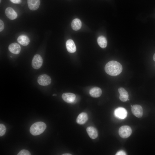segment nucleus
Instances as JSON below:
<instances>
[{
	"instance_id": "obj_21",
	"label": "nucleus",
	"mask_w": 155,
	"mask_h": 155,
	"mask_svg": "<svg viewBox=\"0 0 155 155\" xmlns=\"http://www.w3.org/2000/svg\"><path fill=\"white\" fill-rule=\"evenodd\" d=\"M18 155H30V152L28 150L24 149L21 150L18 154Z\"/></svg>"
},
{
	"instance_id": "obj_13",
	"label": "nucleus",
	"mask_w": 155,
	"mask_h": 155,
	"mask_svg": "<svg viewBox=\"0 0 155 155\" xmlns=\"http://www.w3.org/2000/svg\"><path fill=\"white\" fill-rule=\"evenodd\" d=\"M66 47L68 52L73 53L76 51V47L73 41L71 39L67 40L66 43Z\"/></svg>"
},
{
	"instance_id": "obj_9",
	"label": "nucleus",
	"mask_w": 155,
	"mask_h": 155,
	"mask_svg": "<svg viewBox=\"0 0 155 155\" xmlns=\"http://www.w3.org/2000/svg\"><path fill=\"white\" fill-rule=\"evenodd\" d=\"M120 94L119 99L123 102L127 101L128 99L129 95L127 91L123 88L120 87L118 89Z\"/></svg>"
},
{
	"instance_id": "obj_12",
	"label": "nucleus",
	"mask_w": 155,
	"mask_h": 155,
	"mask_svg": "<svg viewBox=\"0 0 155 155\" xmlns=\"http://www.w3.org/2000/svg\"><path fill=\"white\" fill-rule=\"evenodd\" d=\"M8 49L11 53L15 54H19L21 50L20 46L16 43L10 44L9 46Z\"/></svg>"
},
{
	"instance_id": "obj_15",
	"label": "nucleus",
	"mask_w": 155,
	"mask_h": 155,
	"mask_svg": "<svg viewBox=\"0 0 155 155\" xmlns=\"http://www.w3.org/2000/svg\"><path fill=\"white\" fill-rule=\"evenodd\" d=\"M86 131L89 137L92 139L96 138L98 136L96 129L93 127H89L86 129Z\"/></svg>"
},
{
	"instance_id": "obj_26",
	"label": "nucleus",
	"mask_w": 155,
	"mask_h": 155,
	"mask_svg": "<svg viewBox=\"0 0 155 155\" xmlns=\"http://www.w3.org/2000/svg\"><path fill=\"white\" fill-rule=\"evenodd\" d=\"M62 155H71V154H70L67 153V154H64Z\"/></svg>"
},
{
	"instance_id": "obj_18",
	"label": "nucleus",
	"mask_w": 155,
	"mask_h": 155,
	"mask_svg": "<svg viewBox=\"0 0 155 155\" xmlns=\"http://www.w3.org/2000/svg\"><path fill=\"white\" fill-rule=\"evenodd\" d=\"M82 23L81 20L78 18L74 19L71 24L72 29L75 31L80 30L81 28Z\"/></svg>"
},
{
	"instance_id": "obj_22",
	"label": "nucleus",
	"mask_w": 155,
	"mask_h": 155,
	"mask_svg": "<svg viewBox=\"0 0 155 155\" xmlns=\"http://www.w3.org/2000/svg\"><path fill=\"white\" fill-rule=\"evenodd\" d=\"M4 24L3 22L1 20H0V31H2L4 28Z\"/></svg>"
},
{
	"instance_id": "obj_2",
	"label": "nucleus",
	"mask_w": 155,
	"mask_h": 155,
	"mask_svg": "<svg viewBox=\"0 0 155 155\" xmlns=\"http://www.w3.org/2000/svg\"><path fill=\"white\" fill-rule=\"evenodd\" d=\"M46 127V125L44 122H37L31 126L30 131V133L33 135H38L44 131Z\"/></svg>"
},
{
	"instance_id": "obj_27",
	"label": "nucleus",
	"mask_w": 155,
	"mask_h": 155,
	"mask_svg": "<svg viewBox=\"0 0 155 155\" xmlns=\"http://www.w3.org/2000/svg\"><path fill=\"white\" fill-rule=\"evenodd\" d=\"M56 95H57L55 94H54L53 95V96H56Z\"/></svg>"
},
{
	"instance_id": "obj_8",
	"label": "nucleus",
	"mask_w": 155,
	"mask_h": 155,
	"mask_svg": "<svg viewBox=\"0 0 155 155\" xmlns=\"http://www.w3.org/2000/svg\"><path fill=\"white\" fill-rule=\"evenodd\" d=\"M62 97L65 102L68 103H71L74 101L75 95L71 93H65L62 94Z\"/></svg>"
},
{
	"instance_id": "obj_14",
	"label": "nucleus",
	"mask_w": 155,
	"mask_h": 155,
	"mask_svg": "<svg viewBox=\"0 0 155 155\" xmlns=\"http://www.w3.org/2000/svg\"><path fill=\"white\" fill-rule=\"evenodd\" d=\"M101 89L98 87H94L91 88L90 90L89 94L91 96L94 98L100 97L102 94Z\"/></svg>"
},
{
	"instance_id": "obj_5",
	"label": "nucleus",
	"mask_w": 155,
	"mask_h": 155,
	"mask_svg": "<svg viewBox=\"0 0 155 155\" xmlns=\"http://www.w3.org/2000/svg\"><path fill=\"white\" fill-rule=\"evenodd\" d=\"M37 82L40 85L46 86L51 84V79L49 75L44 74L38 76Z\"/></svg>"
},
{
	"instance_id": "obj_24",
	"label": "nucleus",
	"mask_w": 155,
	"mask_h": 155,
	"mask_svg": "<svg viewBox=\"0 0 155 155\" xmlns=\"http://www.w3.org/2000/svg\"><path fill=\"white\" fill-rule=\"evenodd\" d=\"M10 1L13 3L20 4L22 2L21 0H10Z\"/></svg>"
},
{
	"instance_id": "obj_17",
	"label": "nucleus",
	"mask_w": 155,
	"mask_h": 155,
	"mask_svg": "<svg viewBox=\"0 0 155 155\" xmlns=\"http://www.w3.org/2000/svg\"><path fill=\"white\" fill-rule=\"evenodd\" d=\"M18 42L21 45L26 46L28 45L30 42V40L27 36L22 35L19 36L17 39Z\"/></svg>"
},
{
	"instance_id": "obj_3",
	"label": "nucleus",
	"mask_w": 155,
	"mask_h": 155,
	"mask_svg": "<svg viewBox=\"0 0 155 155\" xmlns=\"http://www.w3.org/2000/svg\"><path fill=\"white\" fill-rule=\"evenodd\" d=\"M132 133L131 128L127 125H124L121 127L119 130L120 136L122 138H126L129 137Z\"/></svg>"
},
{
	"instance_id": "obj_30",
	"label": "nucleus",
	"mask_w": 155,
	"mask_h": 155,
	"mask_svg": "<svg viewBox=\"0 0 155 155\" xmlns=\"http://www.w3.org/2000/svg\"></svg>"
},
{
	"instance_id": "obj_28",
	"label": "nucleus",
	"mask_w": 155,
	"mask_h": 155,
	"mask_svg": "<svg viewBox=\"0 0 155 155\" xmlns=\"http://www.w3.org/2000/svg\"><path fill=\"white\" fill-rule=\"evenodd\" d=\"M132 106H132V105H131V107H132Z\"/></svg>"
},
{
	"instance_id": "obj_10",
	"label": "nucleus",
	"mask_w": 155,
	"mask_h": 155,
	"mask_svg": "<svg viewBox=\"0 0 155 155\" xmlns=\"http://www.w3.org/2000/svg\"><path fill=\"white\" fill-rule=\"evenodd\" d=\"M5 12L6 16L10 20H14L17 17V13L11 7L7 8L5 10Z\"/></svg>"
},
{
	"instance_id": "obj_11",
	"label": "nucleus",
	"mask_w": 155,
	"mask_h": 155,
	"mask_svg": "<svg viewBox=\"0 0 155 155\" xmlns=\"http://www.w3.org/2000/svg\"><path fill=\"white\" fill-rule=\"evenodd\" d=\"M27 3L29 9L32 10L37 9L40 4L39 0H27Z\"/></svg>"
},
{
	"instance_id": "obj_4",
	"label": "nucleus",
	"mask_w": 155,
	"mask_h": 155,
	"mask_svg": "<svg viewBox=\"0 0 155 155\" xmlns=\"http://www.w3.org/2000/svg\"><path fill=\"white\" fill-rule=\"evenodd\" d=\"M42 63L43 60L41 57L38 54H36L32 59V65L33 68L38 69L41 67Z\"/></svg>"
},
{
	"instance_id": "obj_19",
	"label": "nucleus",
	"mask_w": 155,
	"mask_h": 155,
	"mask_svg": "<svg viewBox=\"0 0 155 155\" xmlns=\"http://www.w3.org/2000/svg\"><path fill=\"white\" fill-rule=\"evenodd\" d=\"M97 42L99 46L102 48H105L107 45V40L104 36H100L98 37Z\"/></svg>"
},
{
	"instance_id": "obj_20",
	"label": "nucleus",
	"mask_w": 155,
	"mask_h": 155,
	"mask_svg": "<svg viewBox=\"0 0 155 155\" xmlns=\"http://www.w3.org/2000/svg\"><path fill=\"white\" fill-rule=\"evenodd\" d=\"M6 131V128L5 126L2 124H0V136L3 135Z\"/></svg>"
},
{
	"instance_id": "obj_29",
	"label": "nucleus",
	"mask_w": 155,
	"mask_h": 155,
	"mask_svg": "<svg viewBox=\"0 0 155 155\" xmlns=\"http://www.w3.org/2000/svg\"><path fill=\"white\" fill-rule=\"evenodd\" d=\"M128 100H129V99H128Z\"/></svg>"
},
{
	"instance_id": "obj_6",
	"label": "nucleus",
	"mask_w": 155,
	"mask_h": 155,
	"mask_svg": "<svg viewBox=\"0 0 155 155\" xmlns=\"http://www.w3.org/2000/svg\"><path fill=\"white\" fill-rule=\"evenodd\" d=\"M127 114L126 110L122 107L117 108L114 111L115 116L120 119H123L125 118L127 116Z\"/></svg>"
},
{
	"instance_id": "obj_1",
	"label": "nucleus",
	"mask_w": 155,
	"mask_h": 155,
	"mask_svg": "<svg viewBox=\"0 0 155 155\" xmlns=\"http://www.w3.org/2000/svg\"><path fill=\"white\" fill-rule=\"evenodd\" d=\"M122 66L119 62L111 61L107 63L105 65L104 69L108 74L112 76L119 75L122 71Z\"/></svg>"
},
{
	"instance_id": "obj_23",
	"label": "nucleus",
	"mask_w": 155,
	"mask_h": 155,
	"mask_svg": "<svg viewBox=\"0 0 155 155\" xmlns=\"http://www.w3.org/2000/svg\"><path fill=\"white\" fill-rule=\"evenodd\" d=\"M116 155H126V152L123 151V150H120L118 151L117 152L116 154Z\"/></svg>"
},
{
	"instance_id": "obj_25",
	"label": "nucleus",
	"mask_w": 155,
	"mask_h": 155,
	"mask_svg": "<svg viewBox=\"0 0 155 155\" xmlns=\"http://www.w3.org/2000/svg\"><path fill=\"white\" fill-rule=\"evenodd\" d=\"M153 59L155 61V53L154 55L153 56Z\"/></svg>"
},
{
	"instance_id": "obj_16",
	"label": "nucleus",
	"mask_w": 155,
	"mask_h": 155,
	"mask_svg": "<svg viewBox=\"0 0 155 155\" xmlns=\"http://www.w3.org/2000/svg\"><path fill=\"white\" fill-rule=\"evenodd\" d=\"M88 119V116L86 113L83 112L80 114L76 119V122L80 124H83Z\"/></svg>"
},
{
	"instance_id": "obj_7",
	"label": "nucleus",
	"mask_w": 155,
	"mask_h": 155,
	"mask_svg": "<svg viewBox=\"0 0 155 155\" xmlns=\"http://www.w3.org/2000/svg\"><path fill=\"white\" fill-rule=\"evenodd\" d=\"M131 110L133 114L136 117L140 118L142 117L143 110L142 107L140 105H134L131 107Z\"/></svg>"
}]
</instances>
